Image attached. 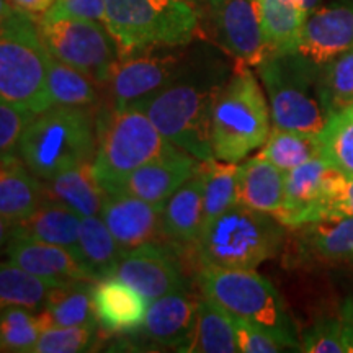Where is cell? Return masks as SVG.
Returning a JSON list of instances; mask_svg holds the SVG:
<instances>
[{
    "label": "cell",
    "mask_w": 353,
    "mask_h": 353,
    "mask_svg": "<svg viewBox=\"0 0 353 353\" xmlns=\"http://www.w3.org/2000/svg\"><path fill=\"white\" fill-rule=\"evenodd\" d=\"M203 161L172 144L161 156L145 162L128 176L120 192L152 205H164L169 198L200 170Z\"/></svg>",
    "instance_id": "cell-17"
},
{
    "label": "cell",
    "mask_w": 353,
    "mask_h": 353,
    "mask_svg": "<svg viewBox=\"0 0 353 353\" xmlns=\"http://www.w3.org/2000/svg\"><path fill=\"white\" fill-rule=\"evenodd\" d=\"M97 83L72 65L56 59L48 52V90L52 105L64 107H88L100 105Z\"/></svg>",
    "instance_id": "cell-31"
},
{
    "label": "cell",
    "mask_w": 353,
    "mask_h": 353,
    "mask_svg": "<svg viewBox=\"0 0 353 353\" xmlns=\"http://www.w3.org/2000/svg\"><path fill=\"white\" fill-rule=\"evenodd\" d=\"M185 2H188V3H192V6H195V7H200V0H185Z\"/></svg>",
    "instance_id": "cell-49"
},
{
    "label": "cell",
    "mask_w": 353,
    "mask_h": 353,
    "mask_svg": "<svg viewBox=\"0 0 353 353\" xmlns=\"http://www.w3.org/2000/svg\"><path fill=\"white\" fill-rule=\"evenodd\" d=\"M341 319L353 325V294L343 301L341 307Z\"/></svg>",
    "instance_id": "cell-48"
},
{
    "label": "cell",
    "mask_w": 353,
    "mask_h": 353,
    "mask_svg": "<svg viewBox=\"0 0 353 353\" xmlns=\"http://www.w3.org/2000/svg\"><path fill=\"white\" fill-rule=\"evenodd\" d=\"M234 330H236L237 347L242 353H278L283 352L285 345H281L273 335L267 330L260 329L252 322L239 319L232 316Z\"/></svg>",
    "instance_id": "cell-42"
},
{
    "label": "cell",
    "mask_w": 353,
    "mask_h": 353,
    "mask_svg": "<svg viewBox=\"0 0 353 353\" xmlns=\"http://www.w3.org/2000/svg\"><path fill=\"white\" fill-rule=\"evenodd\" d=\"M6 255L8 262L15 263L17 267L23 268L52 286L74 280H88L76 255L64 247L44 244L12 234Z\"/></svg>",
    "instance_id": "cell-22"
},
{
    "label": "cell",
    "mask_w": 353,
    "mask_h": 353,
    "mask_svg": "<svg viewBox=\"0 0 353 353\" xmlns=\"http://www.w3.org/2000/svg\"><path fill=\"white\" fill-rule=\"evenodd\" d=\"M260 19L270 54L296 51L307 13L303 0H259Z\"/></svg>",
    "instance_id": "cell-30"
},
{
    "label": "cell",
    "mask_w": 353,
    "mask_h": 353,
    "mask_svg": "<svg viewBox=\"0 0 353 353\" xmlns=\"http://www.w3.org/2000/svg\"><path fill=\"white\" fill-rule=\"evenodd\" d=\"M285 242L286 228L275 216L236 203L203 226L190 252L200 267L255 270Z\"/></svg>",
    "instance_id": "cell-2"
},
{
    "label": "cell",
    "mask_w": 353,
    "mask_h": 353,
    "mask_svg": "<svg viewBox=\"0 0 353 353\" xmlns=\"http://www.w3.org/2000/svg\"><path fill=\"white\" fill-rule=\"evenodd\" d=\"M270 131V107L257 77L250 65L234 61L213 105L211 148L214 159L237 164L262 148Z\"/></svg>",
    "instance_id": "cell-4"
},
{
    "label": "cell",
    "mask_w": 353,
    "mask_h": 353,
    "mask_svg": "<svg viewBox=\"0 0 353 353\" xmlns=\"http://www.w3.org/2000/svg\"><path fill=\"white\" fill-rule=\"evenodd\" d=\"M341 319H321L301 334V352L306 353H345L342 343Z\"/></svg>",
    "instance_id": "cell-40"
},
{
    "label": "cell",
    "mask_w": 353,
    "mask_h": 353,
    "mask_svg": "<svg viewBox=\"0 0 353 353\" xmlns=\"http://www.w3.org/2000/svg\"><path fill=\"white\" fill-rule=\"evenodd\" d=\"M103 23L120 54L152 46H188L203 38L200 7L185 0H107Z\"/></svg>",
    "instance_id": "cell-5"
},
{
    "label": "cell",
    "mask_w": 353,
    "mask_h": 353,
    "mask_svg": "<svg viewBox=\"0 0 353 353\" xmlns=\"http://www.w3.org/2000/svg\"><path fill=\"white\" fill-rule=\"evenodd\" d=\"M285 200V172L260 156L247 159L239 165L237 203L276 216Z\"/></svg>",
    "instance_id": "cell-25"
},
{
    "label": "cell",
    "mask_w": 353,
    "mask_h": 353,
    "mask_svg": "<svg viewBox=\"0 0 353 353\" xmlns=\"http://www.w3.org/2000/svg\"><path fill=\"white\" fill-rule=\"evenodd\" d=\"M290 231V260L296 267L353 263V218L317 219Z\"/></svg>",
    "instance_id": "cell-15"
},
{
    "label": "cell",
    "mask_w": 353,
    "mask_h": 353,
    "mask_svg": "<svg viewBox=\"0 0 353 353\" xmlns=\"http://www.w3.org/2000/svg\"><path fill=\"white\" fill-rule=\"evenodd\" d=\"M125 250L121 249L107 224L99 216H85L81 221L76 259L90 281L113 276Z\"/></svg>",
    "instance_id": "cell-27"
},
{
    "label": "cell",
    "mask_w": 353,
    "mask_h": 353,
    "mask_svg": "<svg viewBox=\"0 0 353 353\" xmlns=\"http://www.w3.org/2000/svg\"><path fill=\"white\" fill-rule=\"evenodd\" d=\"M327 218H353V176H347L335 192L327 206Z\"/></svg>",
    "instance_id": "cell-43"
},
{
    "label": "cell",
    "mask_w": 353,
    "mask_h": 353,
    "mask_svg": "<svg viewBox=\"0 0 353 353\" xmlns=\"http://www.w3.org/2000/svg\"><path fill=\"white\" fill-rule=\"evenodd\" d=\"M231 70L210 44H188L179 74L139 108L176 148L198 161H213V105Z\"/></svg>",
    "instance_id": "cell-1"
},
{
    "label": "cell",
    "mask_w": 353,
    "mask_h": 353,
    "mask_svg": "<svg viewBox=\"0 0 353 353\" xmlns=\"http://www.w3.org/2000/svg\"><path fill=\"white\" fill-rule=\"evenodd\" d=\"M0 97L34 113L52 107L48 90V50L37 19L19 10L0 25Z\"/></svg>",
    "instance_id": "cell-9"
},
{
    "label": "cell",
    "mask_w": 353,
    "mask_h": 353,
    "mask_svg": "<svg viewBox=\"0 0 353 353\" xmlns=\"http://www.w3.org/2000/svg\"><path fill=\"white\" fill-rule=\"evenodd\" d=\"M353 50V3L317 7L304 20L296 52L324 65Z\"/></svg>",
    "instance_id": "cell-16"
},
{
    "label": "cell",
    "mask_w": 353,
    "mask_h": 353,
    "mask_svg": "<svg viewBox=\"0 0 353 353\" xmlns=\"http://www.w3.org/2000/svg\"><path fill=\"white\" fill-rule=\"evenodd\" d=\"M319 157L343 175L353 176V112L350 108L330 114L317 134Z\"/></svg>",
    "instance_id": "cell-36"
},
{
    "label": "cell",
    "mask_w": 353,
    "mask_h": 353,
    "mask_svg": "<svg viewBox=\"0 0 353 353\" xmlns=\"http://www.w3.org/2000/svg\"><path fill=\"white\" fill-rule=\"evenodd\" d=\"M114 276L134 286L151 301L175 291L190 290L179 252L174 247L161 245L157 242L128 250Z\"/></svg>",
    "instance_id": "cell-14"
},
{
    "label": "cell",
    "mask_w": 353,
    "mask_h": 353,
    "mask_svg": "<svg viewBox=\"0 0 353 353\" xmlns=\"http://www.w3.org/2000/svg\"><path fill=\"white\" fill-rule=\"evenodd\" d=\"M198 299L190 290L154 299L139 329L141 337L152 345L187 352L195 330Z\"/></svg>",
    "instance_id": "cell-18"
},
{
    "label": "cell",
    "mask_w": 353,
    "mask_h": 353,
    "mask_svg": "<svg viewBox=\"0 0 353 353\" xmlns=\"http://www.w3.org/2000/svg\"><path fill=\"white\" fill-rule=\"evenodd\" d=\"M200 2H205V3H211V2H218V0H200Z\"/></svg>",
    "instance_id": "cell-50"
},
{
    "label": "cell",
    "mask_w": 353,
    "mask_h": 353,
    "mask_svg": "<svg viewBox=\"0 0 353 353\" xmlns=\"http://www.w3.org/2000/svg\"><path fill=\"white\" fill-rule=\"evenodd\" d=\"M94 283L90 280H74L52 286L39 311L48 327L100 325L94 307Z\"/></svg>",
    "instance_id": "cell-28"
},
{
    "label": "cell",
    "mask_w": 353,
    "mask_h": 353,
    "mask_svg": "<svg viewBox=\"0 0 353 353\" xmlns=\"http://www.w3.org/2000/svg\"><path fill=\"white\" fill-rule=\"evenodd\" d=\"M8 2L15 8H19V10L28 13V15L37 19V17L43 15L51 7V3L54 0H8Z\"/></svg>",
    "instance_id": "cell-44"
},
{
    "label": "cell",
    "mask_w": 353,
    "mask_h": 353,
    "mask_svg": "<svg viewBox=\"0 0 353 353\" xmlns=\"http://www.w3.org/2000/svg\"><path fill=\"white\" fill-rule=\"evenodd\" d=\"M41 312L21 306L0 311V352L33 353L39 335L46 329Z\"/></svg>",
    "instance_id": "cell-37"
},
{
    "label": "cell",
    "mask_w": 353,
    "mask_h": 353,
    "mask_svg": "<svg viewBox=\"0 0 353 353\" xmlns=\"http://www.w3.org/2000/svg\"><path fill=\"white\" fill-rule=\"evenodd\" d=\"M196 283L205 296L223 306L231 316L267 330L286 348L301 350V339L283 298L260 273L200 267Z\"/></svg>",
    "instance_id": "cell-6"
},
{
    "label": "cell",
    "mask_w": 353,
    "mask_h": 353,
    "mask_svg": "<svg viewBox=\"0 0 353 353\" xmlns=\"http://www.w3.org/2000/svg\"><path fill=\"white\" fill-rule=\"evenodd\" d=\"M259 154L280 170L288 172L319 157V141L317 134L280 130L273 126Z\"/></svg>",
    "instance_id": "cell-34"
},
{
    "label": "cell",
    "mask_w": 353,
    "mask_h": 353,
    "mask_svg": "<svg viewBox=\"0 0 353 353\" xmlns=\"http://www.w3.org/2000/svg\"><path fill=\"white\" fill-rule=\"evenodd\" d=\"M37 28L51 56L81 70L99 87L107 85L120 50L103 21L37 19Z\"/></svg>",
    "instance_id": "cell-10"
},
{
    "label": "cell",
    "mask_w": 353,
    "mask_h": 353,
    "mask_svg": "<svg viewBox=\"0 0 353 353\" xmlns=\"http://www.w3.org/2000/svg\"><path fill=\"white\" fill-rule=\"evenodd\" d=\"M265 94L270 101L275 128L319 134L327 121L317 94L316 65L299 52H275L257 65Z\"/></svg>",
    "instance_id": "cell-7"
},
{
    "label": "cell",
    "mask_w": 353,
    "mask_h": 353,
    "mask_svg": "<svg viewBox=\"0 0 353 353\" xmlns=\"http://www.w3.org/2000/svg\"><path fill=\"white\" fill-rule=\"evenodd\" d=\"M99 120L88 107L52 105L37 113L21 138L19 156L38 179L94 162Z\"/></svg>",
    "instance_id": "cell-3"
},
{
    "label": "cell",
    "mask_w": 353,
    "mask_h": 353,
    "mask_svg": "<svg viewBox=\"0 0 353 353\" xmlns=\"http://www.w3.org/2000/svg\"><path fill=\"white\" fill-rule=\"evenodd\" d=\"M232 316L213 299H198L196 322L187 353H237Z\"/></svg>",
    "instance_id": "cell-29"
},
{
    "label": "cell",
    "mask_w": 353,
    "mask_h": 353,
    "mask_svg": "<svg viewBox=\"0 0 353 353\" xmlns=\"http://www.w3.org/2000/svg\"><path fill=\"white\" fill-rule=\"evenodd\" d=\"M172 145L141 108L110 110L99 120V144L92 162L107 193H117L136 169Z\"/></svg>",
    "instance_id": "cell-8"
},
{
    "label": "cell",
    "mask_w": 353,
    "mask_h": 353,
    "mask_svg": "<svg viewBox=\"0 0 353 353\" xmlns=\"http://www.w3.org/2000/svg\"><path fill=\"white\" fill-rule=\"evenodd\" d=\"M188 46H152L120 54L107 82L112 108H139L182 68Z\"/></svg>",
    "instance_id": "cell-11"
},
{
    "label": "cell",
    "mask_w": 353,
    "mask_h": 353,
    "mask_svg": "<svg viewBox=\"0 0 353 353\" xmlns=\"http://www.w3.org/2000/svg\"><path fill=\"white\" fill-rule=\"evenodd\" d=\"M162 206L123 192L108 193L100 218L126 254L161 239Z\"/></svg>",
    "instance_id": "cell-19"
},
{
    "label": "cell",
    "mask_w": 353,
    "mask_h": 353,
    "mask_svg": "<svg viewBox=\"0 0 353 353\" xmlns=\"http://www.w3.org/2000/svg\"><path fill=\"white\" fill-rule=\"evenodd\" d=\"M317 94L327 117L353 105V50L319 65Z\"/></svg>",
    "instance_id": "cell-35"
},
{
    "label": "cell",
    "mask_w": 353,
    "mask_h": 353,
    "mask_svg": "<svg viewBox=\"0 0 353 353\" xmlns=\"http://www.w3.org/2000/svg\"><path fill=\"white\" fill-rule=\"evenodd\" d=\"M342 343L345 353H353V325L345 321H343L342 325Z\"/></svg>",
    "instance_id": "cell-46"
},
{
    "label": "cell",
    "mask_w": 353,
    "mask_h": 353,
    "mask_svg": "<svg viewBox=\"0 0 353 353\" xmlns=\"http://www.w3.org/2000/svg\"><path fill=\"white\" fill-rule=\"evenodd\" d=\"M37 113L0 97V159L19 154L23 132Z\"/></svg>",
    "instance_id": "cell-39"
},
{
    "label": "cell",
    "mask_w": 353,
    "mask_h": 353,
    "mask_svg": "<svg viewBox=\"0 0 353 353\" xmlns=\"http://www.w3.org/2000/svg\"><path fill=\"white\" fill-rule=\"evenodd\" d=\"M43 185L46 200L65 206L81 218L99 216L108 195L95 176L92 164L61 172L50 180H43Z\"/></svg>",
    "instance_id": "cell-24"
},
{
    "label": "cell",
    "mask_w": 353,
    "mask_h": 353,
    "mask_svg": "<svg viewBox=\"0 0 353 353\" xmlns=\"http://www.w3.org/2000/svg\"><path fill=\"white\" fill-rule=\"evenodd\" d=\"M17 12H19V8L13 7L8 0H0V25L10 20Z\"/></svg>",
    "instance_id": "cell-47"
},
{
    "label": "cell",
    "mask_w": 353,
    "mask_h": 353,
    "mask_svg": "<svg viewBox=\"0 0 353 353\" xmlns=\"http://www.w3.org/2000/svg\"><path fill=\"white\" fill-rule=\"evenodd\" d=\"M239 165L218 159L201 162L203 226L237 203Z\"/></svg>",
    "instance_id": "cell-32"
},
{
    "label": "cell",
    "mask_w": 353,
    "mask_h": 353,
    "mask_svg": "<svg viewBox=\"0 0 353 353\" xmlns=\"http://www.w3.org/2000/svg\"><path fill=\"white\" fill-rule=\"evenodd\" d=\"M81 221V216L65 206L44 200L28 218L13 224V234L44 244L64 247L76 255Z\"/></svg>",
    "instance_id": "cell-26"
},
{
    "label": "cell",
    "mask_w": 353,
    "mask_h": 353,
    "mask_svg": "<svg viewBox=\"0 0 353 353\" xmlns=\"http://www.w3.org/2000/svg\"><path fill=\"white\" fill-rule=\"evenodd\" d=\"M107 0H54L43 15L41 20H92L103 21Z\"/></svg>",
    "instance_id": "cell-41"
},
{
    "label": "cell",
    "mask_w": 353,
    "mask_h": 353,
    "mask_svg": "<svg viewBox=\"0 0 353 353\" xmlns=\"http://www.w3.org/2000/svg\"><path fill=\"white\" fill-rule=\"evenodd\" d=\"M12 234H13V223L0 216V255L6 254L8 242L12 239Z\"/></svg>",
    "instance_id": "cell-45"
},
{
    "label": "cell",
    "mask_w": 353,
    "mask_h": 353,
    "mask_svg": "<svg viewBox=\"0 0 353 353\" xmlns=\"http://www.w3.org/2000/svg\"><path fill=\"white\" fill-rule=\"evenodd\" d=\"M200 8L203 37L236 63L257 65L270 56L259 0H218Z\"/></svg>",
    "instance_id": "cell-12"
},
{
    "label": "cell",
    "mask_w": 353,
    "mask_h": 353,
    "mask_svg": "<svg viewBox=\"0 0 353 353\" xmlns=\"http://www.w3.org/2000/svg\"><path fill=\"white\" fill-rule=\"evenodd\" d=\"M345 179L321 157L285 172V200L275 218L286 229L327 218L329 203Z\"/></svg>",
    "instance_id": "cell-13"
},
{
    "label": "cell",
    "mask_w": 353,
    "mask_h": 353,
    "mask_svg": "<svg viewBox=\"0 0 353 353\" xmlns=\"http://www.w3.org/2000/svg\"><path fill=\"white\" fill-rule=\"evenodd\" d=\"M94 307L105 332L132 335L143 325L149 306L144 294L113 275L94 283Z\"/></svg>",
    "instance_id": "cell-20"
},
{
    "label": "cell",
    "mask_w": 353,
    "mask_h": 353,
    "mask_svg": "<svg viewBox=\"0 0 353 353\" xmlns=\"http://www.w3.org/2000/svg\"><path fill=\"white\" fill-rule=\"evenodd\" d=\"M100 325H51L39 335L33 353H81L99 345Z\"/></svg>",
    "instance_id": "cell-38"
},
{
    "label": "cell",
    "mask_w": 353,
    "mask_h": 353,
    "mask_svg": "<svg viewBox=\"0 0 353 353\" xmlns=\"http://www.w3.org/2000/svg\"><path fill=\"white\" fill-rule=\"evenodd\" d=\"M52 285L32 275L12 262H0V311L21 306L41 311Z\"/></svg>",
    "instance_id": "cell-33"
},
{
    "label": "cell",
    "mask_w": 353,
    "mask_h": 353,
    "mask_svg": "<svg viewBox=\"0 0 353 353\" xmlns=\"http://www.w3.org/2000/svg\"><path fill=\"white\" fill-rule=\"evenodd\" d=\"M203 229L201 167L164 203L161 213V239L176 252H190Z\"/></svg>",
    "instance_id": "cell-21"
},
{
    "label": "cell",
    "mask_w": 353,
    "mask_h": 353,
    "mask_svg": "<svg viewBox=\"0 0 353 353\" xmlns=\"http://www.w3.org/2000/svg\"><path fill=\"white\" fill-rule=\"evenodd\" d=\"M44 196L43 180L26 167L19 154L0 159V216L17 224L28 218Z\"/></svg>",
    "instance_id": "cell-23"
},
{
    "label": "cell",
    "mask_w": 353,
    "mask_h": 353,
    "mask_svg": "<svg viewBox=\"0 0 353 353\" xmlns=\"http://www.w3.org/2000/svg\"><path fill=\"white\" fill-rule=\"evenodd\" d=\"M348 108H350V110H352V112H353V105H352V107H348Z\"/></svg>",
    "instance_id": "cell-51"
}]
</instances>
